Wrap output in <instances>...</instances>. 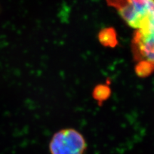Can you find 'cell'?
<instances>
[{
  "instance_id": "5",
  "label": "cell",
  "mask_w": 154,
  "mask_h": 154,
  "mask_svg": "<svg viewBox=\"0 0 154 154\" xmlns=\"http://www.w3.org/2000/svg\"><path fill=\"white\" fill-rule=\"evenodd\" d=\"M139 30H151V31H154V14L153 15V17H151V19H150V21L148 23V24L146 25V26L145 28L142 29H139Z\"/></svg>"
},
{
  "instance_id": "1",
  "label": "cell",
  "mask_w": 154,
  "mask_h": 154,
  "mask_svg": "<svg viewBox=\"0 0 154 154\" xmlns=\"http://www.w3.org/2000/svg\"><path fill=\"white\" fill-rule=\"evenodd\" d=\"M130 27L142 29L154 14V0H106Z\"/></svg>"
},
{
  "instance_id": "4",
  "label": "cell",
  "mask_w": 154,
  "mask_h": 154,
  "mask_svg": "<svg viewBox=\"0 0 154 154\" xmlns=\"http://www.w3.org/2000/svg\"><path fill=\"white\" fill-rule=\"evenodd\" d=\"M100 41L103 44H106V45H113L114 42H116V35L114 32L112 30L111 33H109V29L102 31V32L99 35Z\"/></svg>"
},
{
  "instance_id": "2",
  "label": "cell",
  "mask_w": 154,
  "mask_h": 154,
  "mask_svg": "<svg viewBox=\"0 0 154 154\" xmlns=\"http://www.w3.org/2000/svg\"><path fill=\"white\" fill-rule=\"evenodd\" d=\"M131 51L136 74L141 77L154 74V31L136 30Z\"/></svg>"
},
{
  "instance_id": "3",
  "label": "cell",
  "mask_w": 154,
  "mask_h": 154,
  "mask_svg": "<svg viewBox=\"0 0 154 154\" xmlns=\"http://www.w3.org/2000/svg\"><path fill=\"white\" fill-rule=\"evenodd\" d=\"M86 149L85 138L74 128H65L55 133L49 143L51 154H84Z\"/></svg>"
}]
</instances>
